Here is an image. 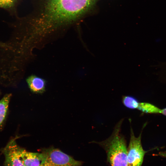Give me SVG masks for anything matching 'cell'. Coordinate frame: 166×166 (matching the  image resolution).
<instances>
[{
  "label": "cell",
  "mask_w": 166,
  "mask_h": 166,
  "mask_svg": "<svg viewBox=\"0 0 166 166\" xmlns=\"http://www.w3.org/2000/svg\"><path fill=\"white\" fill-rule=\"evenodd\" d=\"M158 155L163 157H166V152H160L158 154Z\"/></svg>",
  "instance_id": "cell-12"
},
{
  "label": "cell",
  "mask_w": 166,
  "mask_h": 166,
  "mask_svg": "<svg viewBox=\"0 0 166 166\" xmlns=\"http://www.w3.org/2000/svg\"><path fill=\"white\" fill-rule=\"evenodd\" d=\"M142 132L138 137L135 136L131 127L130 137L127 148L128 166H141L145 154L147 152L142 147Z\"/></svg>",
  "instance_id": "cell-4"
},
{
  "label": "cell",
  "mask_w": 166,
  "mask_h": 166,
  "mask_svg": "<svg viewBox=\"0 0 166 166\" xmlns=\"http://www.w3.org/2000/svg\"><path fill=\"white\" fill-rule=\"evenodd\" d=\"M95 0H41L35 14L26 22L35 34L49 33L78 20Z\"/></svg>",
  "instance_id": "cell-1"
},
{
  "label": "cell",
  "mask_w": 166,
  "mask_h": 166,
  "mask_svg": "<svg viewBox=\"0 0 166 166\" xmlns=\"http://www.w3.org/2000/svg\"><path fill=\"white\" fill-rule=\"evenodd\" d=\"M11 97L10 94H6L0 101V127L6 118Z\"/></svg>",
  "instance_id": "cell-8"
},
{
  "label": "cell",
  "mask_w": 166,
  "mask_h": 166,
  "mask_svg": "<svg viewBox=\"0 0 166 166\" xmlns=\"http://www.w3.org/2000/svg\"><path fill=\"white\" fill-rule=\"evenodd\" d=\"M162 114L166 116V108L163 109V113Z\"/></svg>",
  "instance_id": "cell-13"
},
{
  "label": "cell",
  "mask_w": 166,
  "mask_h": 166,
  "mask_svg": "<svg viewBox=\"0 0 166 166\" xmlns=\"http://www.w3.org/2000/svg\"><path fill=\"white\" fill-rule=\"evenodd\" d=\"M6 46V45L3 43L0 42V46L5 47Z\"/></svg>",
  "instance_id": "cell-14"
},
{
  "label": "cell",
  "mask_w": 166,
  "mask_h": 166,
  "mask_svg": "<svg viewBox=\"0 0 166 166\" xmlns=\"http://www.w3.org/2000/svg\"><path fill=\"white\" fill-rule=\"evenodd\" d=\"M42 152L43 157L40 166H81L82 164L57 148L45 149Z\"/></svg>",
  "instance_id": "cell-3"
},
{
  "label": "cell",
  "mask_w": 166,
  "mask_h": 166,
  "mask_svg": "<svg viewBox=\"0 0 166 166\" xmlns=\"http://www.w3.org/2000/svg\"><path fill=\"white\" fill-rule=\"evenodd\" d=\"M123 119L116 124L111 136L106 140L95 143L105 151L111 166H128L127 148L125 138L121 133Z\"/></svg>",
  "instance_id": "cell-2"
},
{
  "label": "cell",
  "mask_w": 166,
  "mask_h": 166,
  "mask_svg": "<svg viewBox=\"0 0 166 166\" xmlns=\"http://www.w3.org/2000/svg\"><path fill=\"white\" fill-rule=\"evenodd\" d=\"M19 152L21 159L25 166H40L43 157L42 152H28L20 147Z\"/></svg>",
  "instance_id": "cell-6"
},
{
  "label": "cell",
  "mask_w": 166,
  "mask_h": 166,
  "mask_svg": "<svg viewBox=\"0 0 166 166\" xmlns=\"http://www.w3.org/2000/svg\"><path fill=\"white\" fill-rule=\"evenodd\" d=\"M122 102L125 106L130 109H137L139 103L136 98L131 96H123Z\"/></svg>",
  "instance_id": "cell-10"
},
{
  "label": "cell",
  "mask_w": 166,
  "mask_h": 166,
  "mask_svg": "<svg viewBox=\"0 0 166 166\" xmlns=\"http://www.w3.org/2000/svg\"><path fill=\"white\" fill-rule=\"evenodd\" d=\"M137 109L145 113L162 114L163 109H160L148 103L139 102Z\"/></svg>",
  "instance_id": "cell-9"
},
{
  "label": "cell",
  "mask_w": 166,
  "mask_h": 166,
  "mask_svg": "<svg viewBox=\"0 0 166 166\" xmlns=\"http://www.w3.org/2000/svg\"><path fill=\"white\" fill-rule=\"evenodd\" d=\"M18 0H0V8L5 9L12 8L15 6Z\"/></svg>",
  "instance_id": "cell-11"
},
{
  "label": "cell",
  "mask_w": 166,
  "mask_h": 166,
  "mask_svg": "<svg viewBox=\"0 0 166 166\" xmlns=\"http://www.w3.org/2000/svg\"><path fill=\"white\" fill-rule=\"evenodd\" d=\"M15 139H12L4 148L5 166H25L22 161L19 152V148Z\"/></svg>",
  "instance_id": "cell-5"
},
{
  "label": "cell",
  "mask_w": 166,
  "mask_h": 166,
  "mask_svg": "<svg viewBox=\"0 0 166 166\" xmlns=\"http://www.w3.org/2000/svg\"><path fill=\"white\" fill-rule=\"evenodd\" d=\"M31 90L36 93H42L45 90L46 81L43 79L35 75H31L26 79Z\"/></svg>",
  "instance_id": "cell-7"
}]
</instances>
